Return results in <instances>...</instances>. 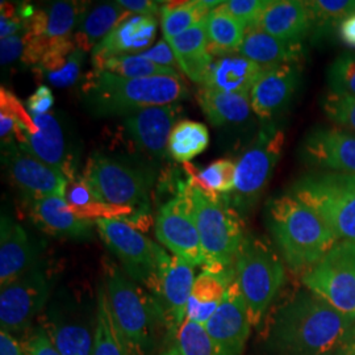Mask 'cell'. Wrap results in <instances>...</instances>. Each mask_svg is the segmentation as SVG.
Returning a JSON list of instances; mask_svg holds the SVG:
<instances>
[{"mask_svg": "<svg viewBox=\"0 0 355 355\" xmlns=\"http://www.w3.org/2000/svg\"><path fill=\"white\" fill-rule=\"evenodd\" d=\"M36 258L35 246L26 229L10 217H1L0 228V284L7 286L32 268Z\"/></svg>", "mask_w": 355, "mask_h": 355, "instance_id": "d4e9b609", "label": "cell"}, {"mask_svg": "<svg viewBox=\"0 0 355 355\" xmlns=\"http://www.w3.org/2000/svg\"><path fill=\"white\" fill-rule=\"evenodd\" d=\"M87 6L82 1H54L46 8L45 37L49 41L71 38Z\"/></svg>", "mask_w": 355, "mask_h": 355, "instance_id": "74e56055", "label": "cell"}, {"mask_svg": "<svg viewBox=\"0 0 355 355\" xmlns=\"http://www.w3.org/2000/svg\"><path fill=\"white\" fill-rule=\"evenodd\" d=\"M237 165L228 158L217 159L202 171L192 170L190 177L204 190L217 195L232 193L236 187Z\"/></svg>", "mask_w": 355, "mask_h": 355, "instance_id": "60d3db41", "label": "cell"}, {"mask_svg": "<svg viewBox=\"0 0 355 355\" xmlns=\"http://www.w3.org/2000/svg\"><path fill=\"white\" fill-rule=\"evenodd\" d=\"M37 130L33 117L26 111L11 91L0 89V139L1 146L8 144L20 145L26 135Z\"/></svg>", "mask_w": 355, "mask_h": 355, "instance_id": "e575fe53", "label": "cell"}, {"mask_svg": "<svg viewBox=\"0 0 355 355\" xmlns=\"http://www.w3.org/2000/svg\"><path fill=\"white\" fill-rule=\"evenodd\" d=\"M236 280L252 325H261L286 282L283 261L270 242L254 234H245L236 261Z\"/></svg>", "mask_w": 355, "mask_h": 355, "instance_id": "8992f818", "label": "cell"}, {"mask_svg": "<svg viewBox=\"0 0 355 355\" xmlns=\"http://www.w3.org/2000/svg\"><path fill=\"white\" fill-rule=\"evenodd\" d=\"M340 35L346 45L355 48V13L349 16L340 26Z\"/></svg>", "mask_w": 355, "mask_h": 355, "instance_id": "11a10c76", "label": "cell"}, {"mask_svg": "<svg viewBox=\"0 0 355 355\" xmlns=\"http://www.w3.org/2000/svg\"><path fill=\"white\" fill-rule=\"evenodd\" d=\"M180 112L177 103L155 105L129 114L124 128L132 141L148 154L162 158L168 153V139Z\"/></svg>", "mask_w": 355, "mask_h": 355, "instance_id": "d6986e66", "label": "cell"}, {"mask_svg": "<svg viewBox=\"0 0 355 355\" xmlns=\"http://www.w3.org/2000/svg\"><path fill=\"white\" fill-rule=\"evenodd\" d=\"M40 328L46 333L53 345L62 355H92L95 316L82 312L64 311L60 305H51L41 315Z\"/></svg>", "mask_w": 355, "mask_h": 355, "instance_id": "e0dca14e", "label": "cell"}, {"mask_svg": "<svg viewBox=\"0 0 355 355\" xmlns=\"http://www.w3.org/2000/svg\"><path fill=\"white\" fill-rule=\"evenodd\" d=\"M302 280L306 290L355 320V242H338Z\"/></svg>", "mask_w": 355, "mask_h": 355, "instance_id": "8fae6325", "label": "cell"}, {"mask_svg": "<svg viewBox=\"0 0 355 355\" xmlns=\"http://www.w3.org/2000/svg\"><path fill=\"white\" fill-rule=\"evenodd\" d=\"M268 3L270 0H228L223 1L220 8L249 28L258 21Z\"/></svg>", "mask_w": 355, "mask_h": 355, "instance_id": "f6af8a7d", "label": "cell"}, {"mask_svg": "<svg viewBox=\"0 0 355 355\" xmlns=\"http://www.w3.org/2000/svg\"><path fill=\"white\" fill-rule=\"evenodd\" d=\"M95 225L103 242L120 259L128 277L154 292L168 253L124 220L102 218L95 221Z\"/></svg>", "mask_w": 355, "mask_h": 355, "instance_id": "ba28073f", "label": "cell"}, {"mask_svg": "<svg viewBox=\"0 0 355 355\" xmlns=\"http://www.w3.org/2000/svg\"><path fill=\"white\" fill-rule=\"evenodd\" d=\"M140 55L152 61L154 64H159V66H165V67L175 69V70L179 69L175 54L165 38L158 41L150 49L141 53Z\"/></svg>", "mask_w": 355, "mask_h": 355, "instance_id": "f907efd6", "label": "cell"}, {"mask_svg": "<svg viewBox=\"0 0 355 355\" xmlns=\"http://www.w3.org/2000/svg\"><path fill=\"white\" fill-rule=\"evenodd\" d=\"M311 12L312 29L322 35L328 29L340 26L343 21L355 13L353 0H312L306 1Z\"/></svg>", "mask_w": 355, "mask_h": 355, "instance_id": "ab89813d", "label": "cell"}, {"mask_svg": "<svg viewBox=\"0 0 355 355\" xmlns=\"http://www.w3.org/2000/svg\"><path fill=\"white\" fill-rule=\"evenodd\" d=\"M85 54L86 51L76 48V51L71 53V55L69 57L67 62L62 69L53 71V73H46L45 76L49 80L53 86L55 87H69L73 86L79 76L82 64L85 60Z\"/></svg>", "mask_w": 355, "mask_h": 355, "instance_id": "bcb514c9", "label": "cell"}, {"mask_svg": "<svg viewBox=\"0 0 355 355\" xmlns=\"http://www.w3.org/2000/svg\"><path fill=\"white\" fill-rule=\"evenodd\" d=\"M64 199L73 214L91 223L102 218L123 220L128 216H136L133 211L127 208H119L102 203L83 175L76 173L67 177Z\"/></svg>", "mask_w": 355, "mask_h": 355, "instance_id": "4dcf8cb0", "label": "cell"}, {"mask_svg": "<svg viewBox=\"0 0 355 355\" xmlns=\"http://www.w3.org/2000/svg\"><path fill=\"white\" fill-rule=\"evenodd\" d=\"M239 54L263 69H271L280 64H299L303 57V45L283 41L252 26L246 29Z\"/></svg>", "mask_w": 355, "mask_h": 355, "instance_id": "4316f807", "label": "cell"}, {"mask_svg": "<svg viewBox=\"0 0 355 355\" xmlns=\"http://www.w3.org/2000/svg\"><path fill=\"white\" fill-rule=\"evenodd\" d=\"M322 107L336 125L355 135V98L329 92L324 99Z\"/></svg>", "mask_w": 355, "mask_h": 355, "instance_id": "ee69618b", "label": "cell"}, {"mask_svg": "<svg viewBox=\"0 0 355 355\" xmlns=\"http://www.w3.org/2000/svg\"><path fill=\"white\" fill-rule=\"evenodd\" d=\"M104 288L128 355L152 354L159 325H166L158 300L129 279L112 262L105 268Z\"/></svg>", "mask_w": 355, "mask_h": 355, "instance_id": "5b68a950", "label": "cell"}, {"mask_svg": "<svg viewBox=\"0 0 355 355\" xmlns=\"http://www.w3.org/2000/svg\"><path fill=\"white\" fill-rule=\"evenodd\" d=\"M300 83L299 64H286L265 69L250 92L254 114L270 121L283 112Z\"/></svg>", "mask_w": 355, "mask_h": 355, "instance_id": "ffe728a7", "label": "cell"}, {"mask_svg": "<svg viewBox=\"0 0 355 355\" xmlns=\"http://www.w3.org/2000/svg\"><path fill=\"white\" fill-rule=\"evenodd\" d=\"M284 146V133L274 124L262 128L253 144L237 161L236 187L229 193V202L240 212H248L272 175Z\"/></svg>", "mask_w": 355, "mask_h": 355, "instance_id": "9c48e42d", "label": "cell"}, {"mask_svg": "<svg viewBox=\"0 0 355 355\" xmlns=\"http://www.w3.org/2000/svg\"><path fill=\"white\" fill-rule=\"evenodd\" d=\"M330 92L355 98V54L340 55L328 70Z\"/></svg>", "mask_w": 355, "mask_h": 355, "instance_id": "7bdbcfd3", "label": "cell"}, {"mask_svg": "<svg viewBox=\"0 0 355 355\" xmlns=\"http://www.w3.org/2000/svg\"><path fill=\"white\" fill-rule=\"evenodd\" d=\"M209 145V133L202 123L182 120L177 123L168 139V155L180 164L190 162Z\"/></svg>", "mask_w": 355, "mask_h": 355, "instance_id": "d590c367", "label": "cell"}, {"mask_svg": "<svg viewBox=\"0 0 355 355\" xmlns=\"http://www.w3.org/2000/svg\"><path fill=\"white\" fill-rule=\"evenodd\" d=\"M1 161L15 186L21 191L26 200L49 196L64 198L67 183L64 173L46 165L17 144L12 142L1 146Z\"/></svg>", "mask_w": 355, "mask_h": 355, "instance_id": "5bb4252c", "label": "cell"}, {"mask_svg": "<svg viewBox=\"0 0 355 355\" xmlns=\"http://www.w3.org/2000/svg\"><path fill=\"white\" fill-rule=\"evenodd\" d=\"M303 157L309 165L355 175V135L341 128H318L303 142Z\"/></svg>", "mask_w": 355, "mask_h": 355, "instance_id": "ac0fdd59", "label": "cell"}, {"mask_svg": "<svg viewBox=\"0 0 355 355\" xmlns=\"http://www.w3.org/2000/svg\"><path fill=\"white\" fill-rule=\"evenodd\" d=\"M98 70L107 71L114 76H123V78H129V79H141V78H153V76H179L178 70L175 69L154 64L152 61L141 57L140 54L120 55V57L110 58Z\"/></svg>", "mask_w": 355, "mask_h": 355, "instance_id": "f35d334b", "label": "cell"}, {"mask_svg": "<svg viewBox=\"0 0 355 355\" xmlns=\"http://www.w3.org/2000/svg\"><path fill=\"white\" fill-rule=\"evenodd\" d=\"M54 104V96L48 86H38L37 89L28 98L26 110L31 116L49 114Z\"/></svg>", "mask_w": 355, "mask_h": 355, "instance_id": "816d5d0a", "label": "cell"}, {"mask_svg": "<svg viewBox=\"0 0 355 355\" xmlns=\"http://www.w3.org/2000/svg\"><path fill=\"white\" fill-rule=\"evenodd\" d=\"M195 279L193 267L175 255H167L161 267L154 295L164 311L167 329L175 334L186 321Z\"/></svg>", "mask_w": 355, "mask_h": 355, "instance_id": "2e32d148", "label": "cell"}, {"mask_svg": "<svg viewBox=\"0 0 355 355\" xmlns=\"http://www.w3.org/2000/svg\"><path fill=\"white\" fill-rule=\"evenodd\" d=\"M234 280L236 277L203 270L193 283L187 305L186 320H190L204 327L223 303L229 286Z\"/></svg>", "mask_w": 355, "mask_h": 355, "instance_id": "f546056e", "label": "cell"}, {"mask_svg": "<svg viewBox=\"0 0 355 355\" xmlns=\"http://www.w3.org/2000/svg\"><path fill=\"white\" fill-rule=\"evenodd\" d=\"M32 117L37 130L32 135H26L19 146L37 157L46 165L61 170L66 178L76 174L71 157L66 150L64 130L60 121L51 114Z\"/></svg>", "mask_w": 355, "mask_h": 355, "instance_id": "7402d4cb", "label": "cell"}, {"mask_svg": "<svg viewBox=\"0 0 355 355\" xmlns=\"http://www.w3.org/2000/svg\"><path fill=\"white\" fill-rule=\"evenodd\" d=\"M252 321L237 280L228 287L223 303L204 328L216 355H242L249 338Z\"/></svg>", "mask_w": 355, "mask_h": 355, "instance_id": "9a60e30c", "label": "cell"}, {"mask_svg": "<svg viewBox=\"0 0 355 355\" xmlns=\"http://www.w3.org/2000/svg\"><path fill=\"white\" fill-rule=\"evenodd\" d=\"M175 355H216L203 325L186 320L177 331Z\"/></svg>", "mask_w": 355, "mask_h": 355, "instance_id": "b9f144b4", "label": "cell"}, {"mask_svg": "<svg viewBox=\"0 0 355 355\" xmlns=\"http://www.w3.org/2000/svg\"><path fill=\"white\" fill-rule=\"evenodd\" d=\"M119 4L130 15L148 17H158V15H161L162 7V1L152 0H119Z\"/></svg>", "mask_w": 355, "mask_h": 355, "instance_id": "f5cc1de1", "label": "cell"}, {"mask_svg": "<svg viewBox=\"0 0 355 355\" xmlns=\"http://www.w3.org/2000/svg\"><path fill=\"white\" fill-rule=\"evenodd\" d=\"M51 293L48 277L37 268H31L20 278L1 287L0 328L8 333L26 330L44 309Z\"/></svg>", "mask_w": 355, "mask_h": 355, "instance_id": "4fadbf2b", "label": "cell"}, {"mask_svg": "<svg viewBox=\"0 0 355 355\" xmlns=\"http://www.w3.org/2000/svg\"><path fill=\"white\" fill-rule=\"evenodd\" d=\"M26 207L38 228L51 236L66 239H86L91 236L92 223L73 214L61 196L26 200Z\"/></svg>", "mask_w": 355, "mask_h": 355, "instance_id": "cb8c5ba5", "label": "cell"}, {"mask_svg": "<svg viewBox=\"0 0 355 355\" xmlns=\"http://www.w3.org/2000/svg\"><path fill=\"white\" fill-rule=\"evenodd\" d=\"M154 230L157 240L173 255L192 267L204 266L200 236L184 183L179 186L177 196L159 208Z\"/></svg>", "mask_w": 355, "mask_h": 355, "instance_id": "7c38bea8", "label": "cell"}, {"mask_svg": "<svg viewBox=\"0 0 355 355\" xmlns=\"http://www.w3.org/2000/svg\"><path fill=\"white\" fill-rule=\"evenodd\" d=\"M29 32L24 28L23 32L7 38H0V61L1 64H10L16 60H21L28 45Z\"/></svg>", "mask_w": 355, "mask_h": 355, "instance_id": "c3c4849f", "label": "cell"}, {"mask_svg": "<svg viewBox=\"0 0 355 355\" xmlns=\"http://www.w3.org/2000/svg\"><path fill=\"white\" fill-rule=\"evenodd\" d=\"M0 355H26L21 343L11 333L0 331Z\"/></svg>", "mask_w": 355, "mask_h": 355, "instance_id": "db71d44e", "label": "cell"}, {"mask_svg": "<svg viewBox=\"0 0 355 355\" xmlns=\"http://www.w3.org/2000/svg\"><path fill=\"white\" fill-rule=\"evenodd\" d=\"M132 16L119 1L99 3L86 10L76 26L73 36L76 48L83 51H92L95 46L107 37L123 20Z\"/></svg>", "mask_w": 355, "mask_h": 355, "instance_id": "f1b7e54d", "label": "cell"}, {"mask_svg": "<svg viewBox=\"0 0 355 355\" xmlns=\"http://www.w3.org/2000/svg\"><path fill=\"white\" fill-rule=\"evenodd\" d=\"M263 71V67L239 53L218 57L214 60L205 82L200 87L250 95L254 85Z\"/></svg>", "mask_w": 355, "mask_h": 355, "instance_id": "484cf974", "label": "cell"}, {"mask_svg": "<svg viewBox=\"0 0 355 355\" xmlns=\"http://www.w3.org/2000/svg\"><path fill=\"white\" fill-rule=\"evenodd\" d=\"M157 17L132 15L103 38L91 51V60L98 70L107 60L120 55H135L150 49L157 35Z\"/></svg>", "mask_w": 355, "mask_h": 355, "instance_id": "44dd1931", "label": "cell"}, {"mask_svg": "<svg viewBox=\"0 0 355 355\" xmlns=\"http://www.w3.org/2000/svg\"><path fill=\"white\" fill-rule=\"evenodd\" d=\"M205 29L208 51L214 58H218L239 53L248 28L218 6L207 16Z\"/></svg>", "mask_w": 355, "mask_h": 355, "instance_id": "836d02e7", "label": "cell"}, {"mask_svg": "<svg viewBox=\"0 0 355 355\" xmlns=\"http://www.w3.org/2000/svg\"><path fill=\"white\" fill-rule=\"evenodd\" d=\"M21 346L26 355H62L40 327L26 338Z\"/></svg>", "mask_w": 355, "mask_h": 355, "instance_id": "681fc988", "label": "cell"}, {"mask_svg": "<svg viewBox=\"0 0 355 355\" xmlns=\"http://www.w3.org/2000/svg\"><path fill=\"white\" fill-rule=\"evenodd\" d=\"M26 28V19L20 7L11 3L1 1L0 7V38H7L23 32Z\"/></svg>", "mask_w": 355, "mask_h": 355, "instance_id": "7dc6e473", "label": "cell"}, {"mask_svg": "<svg viewBox=\"0 0 355 355\" xmlns=\"http://www.w3.org/2000/svg\"><path fill=\"white\" fill-rule=\"evenodd\" d=\"M92 355H128L127 347L114 324L104 287L98 292Z\"/></svg>", "mask_w": 355, "mask_h": 355, "instance_id": "8d00e7d4", "label": "cell"}, {"mask_svg": "<svg viewBox=\"0 0 355 355\" xmlns=\"http://www.w3.org/2000/svg\"><path fill=\"white\" fill-rule=\"evenodd\" d=\"M215 0L165 1L161 7L162 33L167 42L189 31L191 26L203 21L207 16L221 6Z\"/></svg>", "mask_w": 355, "mask_h": 355, "instance_id": "d6a6232c", "label": "cell"}, {"mask_svg": "<svg viewBox=\"0 0 355 355\" xmlns=\"http://www.w3.org/2000/svg\"><path fill=\"white\" fill-rule=\"evenodd\" d=\"M254 26L283 41L302 42L312 32V19L306 1L270 0Z\"/></svg>", "mask_w": 355, "mask_h": 355, "instance_id": "603a6c76", "label": "cell"}, {"mask_svg": "<svg viewBox=\"0 0 355 355\" xmlns=\"http://www.w3.org/2000/svg\"><path fill=\"white\" fill-rule=\"evenodd\" d=\"M168 45L175 54L179 70H182L192 82L203 86L215 60L208 51L205 19L171 40Z\"/></svg>", "mask_w": 355, "mask_h": 355, "instance_id": "83f0119b", "label": "cell"}, {"mask_svg": "<svg viewBox=\"0 0 355 355\" xmlns=\"http://www.w3.org/2000/svg\"><path fill=\"white\" fill-rule=\"evenodd\" d=\"M290 192L312 208L338 239L355 242V175L312 173L300 178Z\"/></svg>", "mask_w": 355, "mask_h": 355, "instance_id": "52a82bcc", "label": "cell"}, {"mask_svg": "<svg viewBox=\"0 0 355 355\" xmlns=\"http://www.w3.org/2000/svg\"><path fill=\"white\" fill-rule=\"evenodd\" d=\"M268 343L279 355H355V320L299 290L277 306Z\"/></svg>", "mask_w": 355, "mask_h": 355, "instance_id": "6da1fadb", "label": "cell"}, {"mask_svg": "<svg viewBox=\"0 0 355 355\" xmlns=\"http://www.w3.org/2000/svg\"><path fill=\"white\" fill-rule=\"evenodd\" d=\"M267 225L287 266L302 275L340 242L328 224L291 192L270 200Z\"/></svg>", "mask_w": 355, "mask_h": 355, "instance_id": "7a4b0ae2", "label": "cell"}, {"mask_svg": "<svg viewBox=\"0 0 355 355\" xmlns=\"http://www.w3.org/2000/svg\"><path fill=\"white\" fill-rule=\"evenodd\" d=\"M187 94L180 76L129 79L95 70L83 85L85 103L98 116H129L149 107L177 103Z\"/></svg>", "mask_w": 355, "mask_h": 355, "instance_id": "277c9868", "label": "cell"}, {"mask_svg": "<svg viewBox=\"0 0 355 355\" xmlns=\"http://www.w3.org/2000/svg\"><path fill=\"white\" fill-rule=\"evenodd\" d=\"M198 103L215 127L243 123L253 111L250 95L228 94L207 87L198 91Z\"/></svg>", "mask_w": 355, "mask_h": 355, "instance_id": "1f68e13d", "label": "cell"}, {"mask_svg": "<svg viewBox=\"0 0 355 355\" xmlns=\"http://www.w3.org/2000/svg\"><path fill=\"white\" fill-rule=\"evenodd\" d=\"M83 178L102 203L127 208L136 215L148 205L150 184L145 174L102 153L89 157Z\"/></svg>", "mask_w": 355, "mask_h": 355, "instance_id": "30bf717a", "label": "cell"}, {"mask_svg": "<svg viewBox=\"0 0 355 355\" xmlns=\"http://www.w3.org/2000/svg\"><path fill=\"white\" fill-rule=\"evenodd\" d=\"M204 254L203 270L236 277V261L245 239L240 212L227 195L204 190L192 178L184 183Z\"/></svg>", "mask_w": 355, "mask_h": 355, "instance_id": "3957f363", "label": "cell"}]
</instances>
